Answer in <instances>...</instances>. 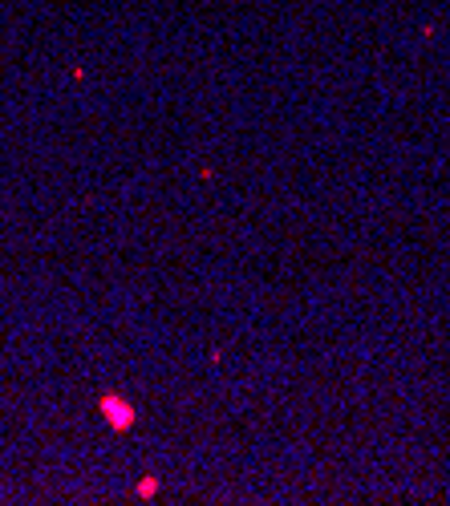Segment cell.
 Wrapping results in <instances>:
<instances>
[{
	"instance_id": "1",
	"label": "cell",
	"mask_w": 450,
	"mask_h": 506,
	"mask_svg": "<svg viewBox=\"0 0 450 506\" xmlns=\"http://www.w3.org/2000/svg\"><path fill=\"white\" fill-rule=\"evenodd\" d=\"M102 414H106V421H110L114 430H126V425L134 421V409L122 405V397H106V401H102Z\"/></svg>"
}]
</instances>
